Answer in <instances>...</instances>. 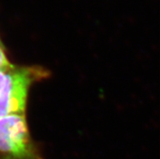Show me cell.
Listing matches in <instances>:
<instances>
[{
    "instance_id": "obj_1",
    "label": "cell",
    "mask_w": 160,
    "mask_h": 159,
    "mask_svg": "<svg viewBox=\"0 0 160 159\" xmlns=\"http://www.w3.org/2000/svg\"><path fill=\"white\" fill-rule=\"evenodd\" d=\"M43 67H15L8 71L0 89V118L25 115L28 90L34 83L50 77Z\"/></svg>"
},
{
    "instance_id": "obj_2",
    "label": "cell",
    "mask_w": 160,
    "mask_h": 159,
    "mask_svg": "<svg viewBox=\"0 0 160 159\" xmlns=\"http://www.w3.org/2000/svg\"><path fill=\"white\" fill-rule=\"evenodd\" d=\"M0 159H46L31 138L25 115L0 118Z\"/></svg>"
},
{
    "instance_id": "obj_3",
    "label": "cell",
    "mask_w": 160,
    "mask_h": 159,
    "mask_svg": "<svg viewBox=\"0 0 160 159\" xmlns=\"http://www.w3.org/2000/svg\"><path fill=\"white\" fill-rule=\"evenodd\" d=\"M13 66L11 64L8 57H7L5 51H4V47L2 46L1 41H0V70H8Z\"/></svg>"
},
{
    "instance_id": "obj_4",
    "label": "cell",
    "mask_w": 160,
    "mask_h": 159,
    "mask_svg": "<svg viewBox=\"0 0 160 159\" xmlns=\"http://www.w3.org/2000/svg\"><path fill=\"white\" fill-rule=\"evenodd\" d=\"M12 67H11V68H12ZM10 69H8V70H0V89H1V87H2V85L4 81L5 77H6L7 72H8V71L10 70Z\"/></svg>"
}]
</instances>
